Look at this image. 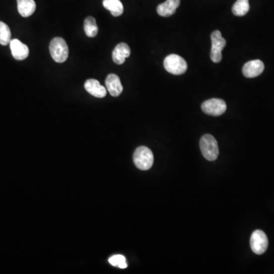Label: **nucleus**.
Instances as JSON below:
<instances>
[{
	"label": "nucleus",
	"instance_id": "1a4fd4ad",
	"mask_svg": "<svg viewBox=\"0 0 274 274\" xmlns=\"http://www.w3.org/2000/svg\"><path fill=\"white\" fill-rule=\"evenodd\" d=\"M9 45L12 56L15 59L24 60L28 57L29 55V49L26 45L21 42L19 40H12Z\"/></svg>",
	"mask_w": 274,
	"mask_h": 274
},
{
	"label": "nucleus",
	"instance_id": "423d86ee",
	"mask_svg": "<svg viewBox=\"0 0 274 274\" xmlns=\"http://www.w3.org/2000/svg\"><path fill=\"white\" fill-rule=\"evenodd\" d=\"M201 109L207 114L217 117L225 113L227 106L222 99H212L204 102L201 105Z\"/></svg>",
	"mask_w": 274,
	"mask_h": 274
},
{
	"label": "nucleus",
	"instance_id": "9b49d317",
	"mask_svg": "<svg viewBox=\"0 0 274 274\" xmlns=\"http://www.w3.org/2000/svg\"><path fill=\"white\" fill-rule=\"evenodd\" d=\"M85 89L94 97L99 99L105 97L107 95V89L102 86L100 82L96 79H88L85 83Z\"/></svg>",
	"mask_w": 274,
	"mask_h": 274
},
{
	"label": "nucleus",
	"instance_id": "4468645a",
	"mask_svg": "<svg viewBox=\"0 0 274 274\" xmlns=\"http://www.w3.org/2000/svg\"><path fill=\"white\" fill-rule=\"evenodd\" d=\"M18 12L22 17L31 16L36 10V3L34 0H17Z\"/></svg>",
	"mask_w": 274,
	"mask_h": 274
},
{
	"label": "nucleus",
	"instance_id": "6ab92c4d",
	"mask_svg": "<svg viewBox=\"0 0 274 274\" xmlns=\"http://www.w3.org/2000/svg\"><path fill=\"white\" fill-rule=\"evenodd\" d=\"M109 261L112 266L118 267L120 269H125V268H127L126 258L123 255H113V257L109 258Z\"/></svg>",
	"mask_w": 274,
	"mask_h": 274
},
{
	"label": "nucleus",
	"instance_id": "f257e3e1",
	"mask_svg": "<svg viewBox=\"0 0 274 274\" xmlns=\"http://www.w3.org/2000/svg\"><path fill=\"white\" fill-rule=\"evenodd\" d=\"M200 147L206 160L211 162L217 160L219 151L218 143L212 135H204L200 139Z\"/></svg>",
	"mask_w": 274,
	"mask_h": 274
},
{
	"label": "nucleus",
	"instance_id": "20e7f679",
	"mask_svg": "<svg viewBox=\"0 0 274 274\" xmlns=\"http://www.w3.org/2000/svg\"><path fill=\"white\" fill-rule=\"evenodd\" d=\"M164 67L173 75L184 74L187 69L185 59L177 55H170L164 60Z\"/></svg>",
	"mask_w": 274,
	"mask_h": 274
},
{
	"label": "nucleus",
	"instance_id": "0eeeda50",
	"mask_svg": "<svg viewBox=\"0 0 274 274\" xmlns=\"http://www.w3.org/2000/svg\"><path fill=\"white\" fill-rule=\"evenodd\" d=\"M251 248L256 255H263L268 248V238L261 230H256L251 237Z\"/></svg>",
	"mask_w": 274,
	"mask_h": 274
},
{
	"label": "nucleus",
	"instance_id": "2eb2a0df",
	"mask_svg": "<svg viewBox=\"0 0 274 274\" xmlns=\"http://www.w3.org/2000/svg\"><path fill=\"white\" fill-rule=\"evenodd\" d=\"M103 5L113 16L118 17L123 12V5L120 0H103Z\"/></svg>",
	"mask_w": 274,
	"mask_h": 274
},
{
	"label": "nucleus",
	"instance_id": "dca6fc26",
	"mask_svg": "<svg viewBox=\"0 0 274 274\" xmlns=\"http://www.w3.org/2000/svg\"><path fill=\"white\" fill-rule=\"evenodd\" d=\"M84 30L86 35L89 38H94L98 35L99 28L96 24V19L93 17L89 16L85 19L84 22Z\"/></svg>",
	"mask_w": 274,
	"mask_h": 274
},
{
	"label": "nucleus",
	"instance_id": "39448f33",
	"mask_svg": "<svg viewBox=\"0 0 274 274\" xmlns=\"http://www.w3.org/2000/svg\"><path fill=\"white\" fill-rule=\"evenodd\" d=\"M212 48L210 51V58L214 62H219L222 60V51L226 45V41L222 38V34L219 31H215L211 35Z\"/></svg>",
	"mask_w": 274,
	"mask_h": 274
},
{
	"label": "nucleus",
	"instance_id": "f03ea898",
	"mask_svg": "<svg viewBox=\"0 0 274 274\" xmlns=\"http://www.w3.org/2000/svg\"><path fill=\"white\" fill-rule=\"evenodd\" d=\"M50 53L55 62L62 63L69 56V48L63 38H55L50 44Z\"/></svg>",
	"mask_w": 274,
	"mask_h": 274
},
{
	"label": "nucleus",
	"instance_id": "f8f14e48",
	"mask_svg": "<svg viewBox=\"0 0 274 274\" xmlns=\"http://www.w3.org/2000/svg\"><path fill=\"white\" fill-rule=\"evenodd\" d=\"M130 55V48L125 43H120L115 47L112 53V58L116 64L121 65L125 62V59Z\"/></svg>",
	"mask_w": 274,
	"mask_h": 274
},
{
	"label": "nucleus",
	"instance_id": "9d476101",
	"mask_svg": "<svg viewBox=\"0 0 274 274\" xmlns=\"http://www.w3.org/2000/svg\"><path fill=\"white\" fill-rule=\"evenodd\" d=\"M105 85H106V89L110 94V96H113V97H117L123 92V86H122L120 78L117 75H109L105 80Z\"/></svg>",
	"mask_w": 274,
	"mask_h": 274
},
{
	"label": "nucleus",
	"instance_id": "a211bd4d",
	"mask_svg": "<svg viewBox=\"0 0 274 274\" xmlns=\"http://www.w3.org/2000/svg\"><path fill=\"white\" fill-rule=\"evenodd\" d=\"M11 31L8 25L4 22H0V45L6 46L12 41Z\"/></svg>",
	"mask_w": 274,
	"mask_h": 274
},
{
	"label": "nucleus",
	"instance_id": "7ed1b4c3",
	"mask_svg": "<svg viewBox=\"0 0 274 274\" xmlns=\"http://www.w3.org/2000/svg\"><path fill=\"white\" fill-rule=\"evenodd\" d=\"M133 162L139 169L143 171L150 169L154 163L153 152L146 146H140L133 154Z\"/></svg>",
	"mask_w": 274,
	"mask_h": 274
},
{
	"label": "nucleus",
	"instance_id": "6e6552de",
	"mask_svg": "<svg viewBox=\"0 0 274 274\" xmlns=\"http://www.w3.org/2000/svg\"><path fill=\"white\" fill-rule=\"evenodd\" d=\"M265 70V64L260 59H255L244 65L242 72L247 78H255L260 76Z\"/></svg>",
	"mask_w": 274,
	"mask_h": 274
},
{
	"label": "nucleus",
	"instance_id": "f3484780",
	"mask_svg": "<svg viewBox=\"0 0 274 274\" xmlns=\"http://www.w3.org/2000/svg\"><path fill=\"white\" fill-rule=\"evenodd\" d=\"M249 10V0H237L232 6V12L236 16H244Z\"/></svg>",
	"mask_w": 274,
	"mask_h": 274
},
{
	"label": "nucleus",
	"instance_id": "ddd939ff",
	"mask_svg": "<svg viewBox=\"0 0 274 274\" xmlns=\"http://www.w3.org/2000/svg\"><path fill=\"white\" fill-rule=\"evenodd\" d=\"M180 3L181 0H166L165 2L158 5V14L163 17L171 16L175 13Z\"/></svg>",
	"mask_w": 274,
	"mask_h": 274
}]
</instances>
